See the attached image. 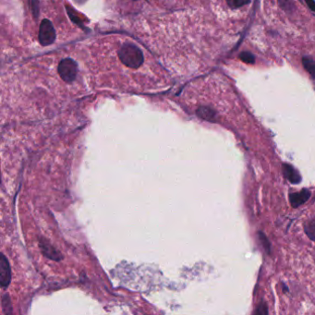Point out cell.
Here are the masks:
<instances>
[{"mask_svg": "<svg viewBox=\"0 0 315 315\" xmlns=\"http://www.w3.org/2000/svg\"><path fill=\"white\" fill-rule=\"evenodd\" d=\"M118 58L125 66L132 69L140 68L143 63V52L136 44H124L118 50Z\"/></svg>", "mask_w": 315, "mask_h": 315, "instance_id": "obj_1", "label": "cell"}, {"mask_svg": "<svg viewBox=\"0 0 315 315\" xmlns=\"http://www.w3.org/2000/svg\"><path fill=\"white\" fill-rule=\"evenodd\" d=\"M59 73L64 82L72 83L78 73V65L73 59H62L59 65Z\"/></svg>", "mask_w": 315, "mask_h": 315, "instance_id": "obj_2", "label": "cell"}, {"mask_svg": "<svg viewBox=\"0 0 315 315\" xmlns=\"http://www.w3.org/2000/svg\"><path fill=\"white\" fill-rule=\"evenodd\" d=\"M38 38H39L40 44L44 46H47L54 43L56 40V31H55L54 26L49 20L44 19L42 20L40 24Z\"/></svg>", "mask_w": 315, "mask_h": 315, "instance_id": "obj_3", "label": "cell"}, {"mask_svg": "<svg viewBox=\"0 0 315 315\" xmlns=\"http://www.w3.org/2000/svg\"><path fill=\"white\" fill-rule=\"evenodd\" d=\"M11 281V269L9 260L5 254L1 253L0 256V284L3 288L8 287Z\"/></svg>", "mask_w": 315, "mask_h": 315, "instance_id": "obj_4", "label": "cell"}, {"mask_svg": "<svg viewBox=\"0 0 315 315\" xmlns=\"http://www.w3.org/2000/svg\"><path fill=\"white\" fill-rule=\"evenodd\" d=\"M40 248H41L42 253L50 260L59 261L63 259L62 254L52 244H50L48 241H46L45 239L40 240Z\"/></svg>", "mask_w": 315, "mask_h": 315, "instance_id": "obj_5", "label": "cell"}, {"mask_svg": "<svg viewBox=\"0 0 315 315\" xmlns=\"http://www.w3.org/2000/svg\"><path fill=\"white\" fill-rule=\"evenodd\" d=\"M199 118H202L208 121H214L216 118V112L209 108H200L196 112Z\"/></svg>", "mask_w": 315, "mask_h": 315, "instance_id": "obj_6", "label": "cell"}, {"mask_svg": "<svg viewBox=\"0 0 315 315\" xmlns=\"http://www.w3.org/2000/svg\"><path fill=\"white\" fill-rule=\"evenodd\" d=\"M302 63L303 66L305 68L306 70L309 72V73L314 77L315 78V62L313 60L309 59V58H304L302 60Z\"/></svg>", "mask_w": 315, "mask_h": 315, "instance_id": "obj_7", "label": "cell"}, {"mask_svg": "<svg viewBox=\"0 0 315 315\" xmlns=\"http://www.w3.org/2000/svg\"><path fill=\"white\" fill-rule=\"evenodd\" d=\"M308 196H309V192H302L301 193H298V194H295V195L292 196V202L295 205L301 204L302 202H305Z\"/></svg>", "mask_w": 315, "mask_h": 315, "instance_id": "obj_8", "label": "cell"}, {"mask_svg": "<svg viewBox=\"0 0 315 315\" xmlns=\"http://www.w3.org/2000/svg\"><path fill=\"white\" fill-rule=\"evenodd\" d=\"M251 2V0H227V5L232 9H239L243 6L247 5Z\"/></svg>", "mask_w": 315, "mask_h": 315, "instance_id": "obj_9", "label": "cell"}, {"mask_svg": "<svg viewBox=\"0 0 315 315\" xmlns=\"http://www.w3.org/2000/svg\"><path fill=\"white\" fill-rule=\"evenodd\" d=\"M29 5L35 19L38 18V16H39V2H38V0H29Z\"/></svg>", "mask_w": 315, "mask_h": 315, "instance_id": "obj_10", "label": "cell"}, {"mask_svg": "<svg viewBox=\"0 0 315 315\" xmlns=\"http://www.w3.org/2000/svg\"><path fill=\"white\" fill-rule=\"evenodd\" d=\"M240 58H241L243 62L248 63V64H253L254 60H255L254 56L250 53V52H242L241 56H240Z\"/></svg>", "mask_w": 315, "mask_h": 315, "instance_id": "obj_11", "label": "cell"}, {"mask_svg": "<svg viewBox=\"0 0 315 315\" xmlns=\"http://www.w3.org/2000/svg\"><path fill=\"white\" fill-rule=\"evenodd\" d=\"M281 8L286 11H291L293 9V0H278Z\"/></svg>", "mask_w": 315, "mask_h": 315, "instance_id": "obj_12", "label": "cell"}, {"mask_svg": "<svg viewBox=\"0 0 315 315\" xmlns=\"http://www.w3.org/2000/svg\"><path fill=\"white\" fill-rule=\"evenodd\" d=\"M7 307H9L10 309L12 310L10 297H9V295H4L3 296V298H2V308H3V310H4V312H5L6 314L8 313V308H7Z\"/></svg>", "mask_w": 315, "mask_h": 315, "instance_id": "obj_13", "label": "cell"}, {"mask_svg": "<svg viewBox=\"0 0 315 315\" xmlns=\"http://www.w3.org/2000/svg\"><path fill=\"white\" fill-rule=\"evenodd\" d=\"M287 169L290 170V172L287 173V174H288V175H287V176H288V178L291 179L292 182H297V181L299 180V176H298V174L295 173L293 168H287Z\"/></svg>", "mask_w": 315, "mask_h": 315, "instance_id": "obj_14", "label": "cell"}, {"mask_svg": "<svg viewBox=\"0 0 315 315\" xmlns=\"http://www.w3.org/2000/svg\"><path fill=\"white\" fill-rule=\"evenodd\" d=\"M306 4L310 8L312 11H315V1L314 0H305Z\"/></svg>", "mask_w": 315, "mask_h": 315, "instance_id": "obj_15", "label": "cell"}, {"mask_svg": "<svg viewBox=\"0 0 315 315\" xmlns=\"http://www.w3.org/2000/svg\"><path fill=\"white\" fill-rule=\"evenodd\" d=\"M75 1H76V3H78V4H83L86 0H75Z\"/></svg>", "mask_w": 315, "mask_h": 315, "instance_id": "obj_16", "label": "cell"}]
</instances>
